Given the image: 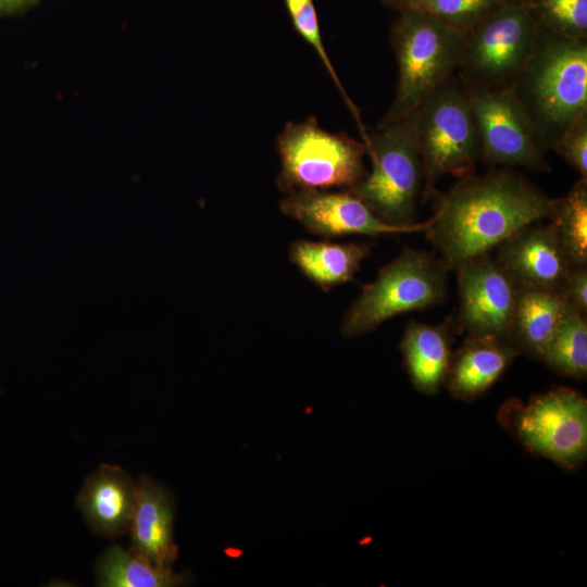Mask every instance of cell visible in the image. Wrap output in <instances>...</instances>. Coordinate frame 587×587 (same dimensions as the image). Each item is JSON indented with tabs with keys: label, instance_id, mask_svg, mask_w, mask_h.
Listing matches in <instances>:
<instances>
[{
	"label": "cell",
	"instance_id": "cell-1",
	"mask_svg": "<svg viewBox=\"0 0 587 587\" xmlns=\"http://www.w3.org/2000/svg\"><path fill=\"white\" fill-rule=\"evenodd\" d=\"M557 200L517 171L502 166L460 178L440 199L424 233L447 268L457 271L524 227L549 221Z\"/></svg>",
	"mask_w": 587,
	"mask_h": 587
},
{
	"label": "cell",
	"instance_id": "cell-2",
	"mask_svg": "<svg viewBox=\"0 0 587 587\" xmlns=\"http://www.w3.org/2000/svg\"><path fill=\"white\" fill-rule=\"evenodd\" d=\"M546 152L587 112V39L539 30L536 48L509 88Z\"/></svg>",
	"mask_w": 587,
	"mask_h": 587
},
{
	"label": "cell",
	"instance_id": "cell-3",
	"mask_svg": "<svg viewBox=\"0 0 587 587\" xmlns=\"http://www.w3.org/2000/svg\"><path fill=\"white\" fill-rule=\"evenodd\" d=\"M398 65L395 99L380 122L413 112L460 64L464 34L422 11L400 12L390 32Z\"/></svg>",
	"mask_w": 587,
	"mask_h": 587
},
{
	"label": "cell",
	"instance_id": "cell-4",
	"mask_svg": "<svg viewBox=\"0 0 587 587\" xmlns=\"http://www.w3.org/2000/svg\"><path fill=\"white\" fill-rule=\"evenodd\" d=\"M414 136L423 166V198L446 175L474 174L479 136L470 95L453 76L438 85L413 111Z\"/></svg>",
	"mask_w": 587,
	"mask_h": 587
},
{
	"label": "cell",
	"instance_id": "cell-5",
	"mask_svg": "<svg viewBox=\"0 0 587 587\" xmlns=\"http://www.w3.org/2000/svg\"><path fill=\"white\" fill-rule=\"evenodd\" d=\"M372 171L350 190L383 222L415 223L423 196V166L414 136L413 112L391 122H379L365 145Z\"/></svg>",
	"mask_w": 587,
	"mask_h": 587
},
{
	"label": "cell",
	"instance_id": "cell-6",
	"mask_svg": "<svg viewBox=\"0 0 587 587\" xmlns=\"http://www.w3.org/2000/svg\"><path fill=\"white\" fill-rule=\"evenodd\" d=\"M448 268L433 254L407 248L382 267L346 312L340 333L346 338L375 330L385 321L441 303L447 296Z\"/></svg>",
	"mask_w": 587,
	"mask_h": 587
},
{
	"label": "cell",
	"instance_id": "cell-7",
	"mask_svg": "<svg viewBox=\"0 0 587 587\" xmlns=\"http://www.w3.org/2000/svg\"><path fill=\"white\" fill-rule=\"evenodd\" d=\"M280 159L277 186L284 193L297 190L351 189L367 174L365 145L346 133L323 129L314 116L287 122L276 138Z\"/></svg>",
	"mask_w": 587,
	"mask_h": 587
},
{
	"label": "cell",
	"instance_id": "cell-8",
	"mask_svg": "<svg viewBox=\"0 0 587 587\" xmlns=\"http://www.w3.org/2000/svg\"><path fill=\"white\" fill-rule=\"evenodd\" d=\"M539 29L522 1H510L464 34L458 71L469 92L509 89L530 59Z\"/></svg>",
	"mask_w": 587,
	"mask_h": 587
},
{
	"label": "cell",
	"instance_id": "cell-9",
	"mask_svg": "<svg viewBox=\"0 0 587 587\" xmlns=\"http://www.w3.org/2000/svg\"><path fill=\"white\" fill-rule=\"evenodd\" d=\"M504 424L532 452L574 470L587 455V401L560 387L534 397L527 404L510 401Z\"/></svg>",
	"mask_w": 587,
	"mask_h": 587
},
{
	"label": "cell",
	"instance_id": "cell-10",
	"mask_svg": "<svg viewBox=\"0 0 587 587\" xmlns=\"http://www.w3.org/2000/svg\"><path fill=\"white\" fill-rule=\"evenodd\" d=\"M469 95L479 136L480 160L491 166L550 170L545 151L510 89Z\"/></svg>",
	"mask_w": 587,
	"mask_h": 587
},
{
	"label": "cell",
	"instance_id": "cell-11",
	"mask_svg": "<svg viewBox=\"0 0 587 587\" xmlns=\"http://www.w3.org/2000/svg\"><path fill=\"white\" fill-rule=\"evenodd\" d=\"M459 314L457 327L469 336H494L510 340L520 288L489 253L457 268Z\"/></svg>",
	"mask_w": 587,
	"mask_h": 587
},
{
	"label": "cell",
	"instance_id": "cell-12",
	"mask_svg": "<svg viewBox=\"0 0 587 587\" xmlns=\"http://www.w3.org/2000/svg\"><path fill=\"white\" fill-rule=\"evenodd\" d=\"M279 209L311 234L325 238L416 233L428 226V220L404 226L387 224L350 190L292 191L280 200Z\"/></svg>",
	"mask_w": 587,
	"mask_h": 587
},
{
	"label": "cell",
	"instance_id": "cell-13",
	"mask_svg": "<svg viewBox=\"0 0 587 587\" xmlns=\"http://www.w3.org/2000/svg\"><path fill=\"white\" fill-rule=\"evenodd\" d=\"M496 260L520 289L560 290L574 265L550 223H533L497 247Z\"/></svg>",
	"mask_w": 587,
	"mask_h": 587
},
{
	"label": "cell",
	"instance_id": "cell-14",
	"mask_svg": "<svg viewBox=\"0 0 587 587\" xmlns=\"http://www.w3.org/2000/svg\"><path fill=\"white\" fill-rule=\"evenodd\" d=\"M174 520L172 491L155 479L141 476L128 528L130 550L157 566L173 567L178 554Z\"/></svg>",
	"mask_w": 587,
	"mask_h": 587
},
{
	"label": "cell",
	"instance_id": "cell-15",
	"mask_svg": "<svg viewBox=\"0 0 587 587\" xmlns=\"http://www.w3.org/2000/svg\"><path fill=\"white\" fill-rule=\"evenodd\" d=\"M136 492L137 483L126 471L102 464L84 482L76 504L95 533L117 538L128 532Z\"/></svg>",
	"mask_w": 587,
	"mask_h": 587
},
{
	"label": "cell",
	"instance_id": "cell-16",
	"mask_svg": "<svg viewBox=\"0 0 587 587\" xmlns=\"http://www.w3.org/2000/svg\"><path fill=\"white\" fill-rule=\"evenodd\" d=\"M519 354L511 340L469 336L451 357L444 384L453 397L472 400L496 383Z\"/></svg>",
	"mask_w": 587,
	"mask_h": 587
},
{
	"label": "cell",
	"instance_id": "cell-17",
	"mask_svg": "<svg viewBox=\"0 0 587 587\" xmlns=\"http://www.w3.org/2000/svg\"><path fill=\"white\" fill-rule=\"evenodd\" d=\"M450 319L439 325L412 321L408 324L400 349L414 387L433 395L444 384L451 361Z\"/></svg>",
	"mask_w": 587,
	"mask_h": 587
},
{
	"label": "cell",
	"instance_id": "cell-18",
	"mask_svg": "<svg viewBox=\"0 0 587 587\" xmlns=\"http://www.w3.org/2000/svg\"><path fill=\"white\" fill-rule=\"evenodd\" d=\"M364 243L296 240L289 248L290 261L324 291L351 280L369 255Z\"/></svg>",
	"mask_w": 587,
	"mask_h": 587
},
{
	"label": "cell",
	"instance_id": "cell-19",
	"mask_svg": "<svg viewBox=\"0 0 587 587\" xmlns=\"http://www.w3.org/2000/svg\"><path fill=\"white\" fill-rule=\"evenodd\" d=\"M567 303L554 290L520 289L510 340L532 357L542 359Z\"/></svg>",
	"mask_w": 587,
	"mask_h": 587
},
{
	"label": "cell",
	"instance_id": "cell-20",
	"mask_svg": "<svg viewBox=\"0 0 587 587\" xmlns=\"http://www.w3.org/2000/svg\"><path fill=\"white\" fill-rule=\"evenodd\" d=\"M96 577L101 587H176L190 582L189 574L157 566L121 546H112L100 555Z\"/></svg>",
	"mask_w": 587,
	"mask_h": 587
},
{
	"label": "cell",
	"instance_id": "cell-21",
	"mask_svg": "<svg viewBox=\"0 0 587 587\" xmlns=\"http://www.w3.org/2000/svg\"><path fill=\"white\" fill-rule=\"evenodd\" d=\"M541 360L563 376L586 379L587 322L585 314L567 303Z\"/></svg>",
	"mask_w": 587,
	"mask_h": 587
},
{
	"label": "cell",
	"instance_id": "cell-22",
	"mask_svg": "<svg viewBox=\"0 0 587 587\" xmlns=\"http://www.w3.org/2000/svg\"><path fill=\"white\" fill-rule=\"evenodd\" d=\"M549 223L571 263L587 264V177L558 198Z\"/></svg>",
	"mask_w": 587,
	"mask_h": 587
},
{
	"label": "cell",
	"instance_id": "cell-23",
	"mask_svg": "<svg viewBox=\"0 0 587 587\" xmlns=\"http://www.w3.org/2000/svg\"><path fill=\"white\" fill-rule=\"evenodd\" d=\"M538 29L570 39H587V0H522Z\"/></svg>",
	"mask_w": 587,
	"mask_h": 587
},
{
	"label": "cell",
	"instance_id": "cell-24",
	"mask_svg": "<svg viewBox=\"0 0 587 587\" xmlns=\"http://www.w3.org/2000/svg\"><path fill=\"white\" fill-rule=\"evenodd\" d=\"M283 2L290 17L294 29L316 52L327 73L339 89V92L341 93L351 114L353 115L361 133L363 142H366L369 133H366L365 126L362 124L359 110L355 104L350 100L346 90L344 89L323 43L320 22L313 0H283Z\"/></svg>",
	"mask_w": 587,
	"mask_h": 587
},
{
	"label": "cell",
	"instance_id": "cell-25",
	"mask_svg": "<svg viewBox=\"0 0 587 587\" xmlns=\"http://www.w3.org/2000/svg\"><path fill=\"white\" fill-rule=\"evenodd\" d=\"M510 1L513 0H424L419 10L465 34Z\"/></svg>",
	"mask_w": 587,
	"mask_h": 587
},
{
	"label": "cell",
	"instance_id": "cell-26",
	"mask_svg": "<svg viewBox=\"0 0 587 587\" xmlns=\"http://www.w3.org/2000/svg\"><path fill=\"white\" fill-rule=\"evenodd\" d=\"M551 149L582 177H587V112L579 114L566 126Z\"/></svg>",
	"mask_w": 587,
	"mask_h": 587
},
{
	"label": "cell",
	"instance_id": "cell-27",
	"mask_svg": "<svg viewBox=\"0 0 587 587\" xmlns=\"http://www.w3.org/2000/svg\"><path fill=\"white\" fill-rule=\"evenodd\" d=\"M559 294L563 299L586 315L587 313V264L573 265Z\"/></svg>",
	"mask_w": 587,
	"mask_h": 587
},
{
	"label": "cell",
	"instance_id": "cell-28",
	"mask_svg": "<svg viewBox=\"0 0 587 587\" xmlns=\"http://www.w3.org/2000/svg\"><path fill=\"white\" fill-rule=\"evenodd\" d=\"M38 0H0V14H8L28 8Z\"/></svg>",
	"mask_w": 587,
	"mask_h": 587
},
{
	"label": "cell",
	"instance_id": "cell-29",
	"mask_svg": "<svg viewBox=\"0 0 587 587\" xmlns=\"http://www.w3.org/2000/svg\"><path fill=\"white\" fill-rule=\"evenodd\" d=\"M385 5L400 12L419 10L424 0H380Z\"/></svg>",
	"mask_w": 587,
	"mask_h": 587
}]
</instances>
